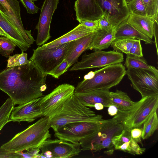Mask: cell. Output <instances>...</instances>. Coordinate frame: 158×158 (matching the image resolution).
Segmentation results:
<instances>
[{"mask_svg": "<svg viewBox=\"0 0 158 158\" xmlns=\"http://www.w3.org/2000/svg\"><path fill=\"white\" fill-rule=\"evenodd\" d=\"M47 75L32 62L7 68L0 72V90L15 105H20L43 96Z\"/></svg>", "mask_w": 158, "mask_h": 158, "instance_id": "6da1fadb", "label": "cell"}, {"mask_svg": "<svg viewBox=\"0 0 158 158\" xmlns=\"http://www.w3.org/2000/svg\"><path fill=\"white\" fill-rule=\"evenodd\" d=\"M49 117L43 116L24 130L17 133L1 147L15 152L40 148L44 141L51 137Z\"/></svg>", "mask_w": 158, "mask_h": 158, "instance_id": "7a4b0ae2", "label": "cell"}, {"mask_svg": "<svg viewBox=\"0 0 158 158\" xmlns=\"http://www.w3.org/2000/svg\"><path fill=\"white\" fill-rule=\"evenodd\" d=\"M49 118L50 127L54 131L69 123L103 119L102 115L96 114L89 108L83 105L74 94L58 111Z\"/></svg>", "mask_w": 158, "mask_h": 158, "instance_id": "3957f363", "label": "cell"}, {"mask_svg": "<svg viewBox=\"0 0 158 158\" xmlns=\"http://www.w3.org/2000/svg\"><path fill=\"white\" fill-rule=\"evenodd\" d=\"M125 67L121 63L108 65L93 72L89 79L78 83L74 94L84 93L95 90H109L119 84L126 74Z\"/></svg>", "mask_w": 158, "mask_h": 158, "instance_id": "277c9868", "label": "cell"}, {"mask_svg": "<svg viewBox=\"0 0 158 158\" xmlns=\"http://www.w3.org/2000/svg\"><path fill=\"white\" fill-rule=\"evenodd\" d=\"M158 107V96L144 97L126 110L118 109L113 118L122 125L123 129L130 131L133 128L141 127Z\"/></svg>", "mask_w": 158, "mask_h": 158, "instance_id": "5b68a950", "label": "cell"}, {"mask_svg": "<svg viewBox=\"0 0 158 158\" xmlns=\"http://www.w3.org/2000/svg\"><path fill=\"white\" fill-rule=\"evenodd\" d=\"M123 130L122 125L113 118L103 119L96 132L80 141L81 150H89L93 152L112 148V138Z\"/></svg>", "mask_w": 158, "mask_h": 158, "instance_id": "8992f818", "label": "cell"}, {"mask_svg": "<svg viewBox=\"0 0 158 158\" xmlns=\"http://www.w3.org/2000/svg\"><path fill=\"white\" fill-rule=\"evenodd\" d=\"M69 43L48 49H41L39 47L33 49L32 55L29 60L44 74L47 75L65 59Z\"/></svg>", "mask_w": 158, "mask_h": 158, "instance_id": "52a82bcc", "label": "cell"}, {"mask_svg": "<svg viewBox=\"0 0 158 158\" xmlns=\"http://www.w3.org/2000/svg\"><path fill=\"white\" fill-rule=\"evenodd\" d=\"M102 120L69 123L54 131V135L59 139L73 143H78L82 139L96 132Z\"/></svg>", "mask_w": 158, "mask_h": 158, "instance_id": "ba28073f", "label": "cell"}, {"mask_svg": "<svg viewBox=\"0 0 158 158\" xmlns=\"http://www.w3.org/2000/svg\"><path fill=\"white\" fill-rule=\"evenodd\" d=\"M123 53L114 50L104 51H95L89 54H85L81 61L77 62L70 69L71 71L103 67L122 62Z\"/></svg>", "mask_w": 158, "mask_h": 158, "instance_id": "9c48e42d", "label": "cell"}, {"mask_svg": "<svg viewBox=\"0 0 158 158\" xmlns=\"http://www.w3.org/2000/svg\"><path fill=\"white\" fill-rule=\"evenodd\" d=\"M126 74L133 88L142 97L158 96V76L151 71L140 69L127 68Z\"/></svg>", "mask_w": 158, "mask_h": 158, "instance_id": "30bf717a", "label": "cell"}, {"mask_svg": "<svg viewBox=\"0 0 158 158\" xmlns=\"http://www.w3.org/2000/svg\"><path fill=\"white\" fill-rule=\"evenodd\" d=\"M75 87L69 84L58 85L50 93L42 96L40 106L43 116L49 117L58 111L74 94Z\"/></svg>", "mask_w": 158, "mask_h": 158, "instance_id": "8fae6325", "label": "cell"}, {"mask_svg": "<svg viewBox=\"0 0 158 158\" xmlns=\"http://www.w3.org/2000/svg\"><path fill=\"white\" fill-rule=\"evenodd\" d=\"M79 143H74L60 139L45 140L40 148L45 158H71L79 154L81 149Z\"/></svg>", "mask_w": 158, "mask_h": 158, "instance_id": "7c38bea8", "label": "cell"}, {"mask_svg": "<svg viewBox=\"0 0 158 158\" xmlns=\"http://www.w3.org/2000/svg\"><path fill=\"white\" fill-rule=\"evenodd\" d=\"M0 10L29 44L35 40L31 34V30H25L22 21L19 2L17 0H0Z\"/></svg>", "mask_w": 158, "mask_h": 158, "instance_id": "4fadbf2b", "label": "cell"}, {"mask_svg": "<svg viewBox=\"0 0 158 158\" xmlns=\"http://www.w3.org/2000/svg\"><path fill=\"white\" fill-rule=\"evenodd\" d=\"M59 0H44L35 29L37 30L35 41L39 46L43 45L51 37L50 33L51 23L53 14L57 8Z\"/></svg>", "mask_w": 158, "mask_h": 158, "instance_id": "5bb4252c", "label": "cell"}, {"mask_svg": "<svg viewBox=\"0 0 158 158\" xmlns=\"http://www.w3.org/2000/svg\"><path fill=\"white\" fill-rule=\"evenodd\" d=\"M97 1L113 27L116 28L127 19L130 13L125 0Z\"/></svg>", "mask_w": 158, "mask_h": 158, "instance_id": "9a60e30c", "label": "cell"}, {"mask_svg": "<svg viewBox=\"0 0 158 158\" xmlns=\"http://www.w3.org/2000/svg\"><path fill=\"white\" fill-rule=\"evenodd\" d=\"M42 97L14 107L10 116V121L31 122L43 116L40 106Z\"/></svg>", "mask_w": 158, "mask_h": 158, "instance_id": "2e32d148", "label": "cell"}, {"mask_svg": "<svg viewBox=\"0 0 158 158\" xmlns=\"http://www.w3.org/2000/svg\"><path fill=\"white\" fill-rule=\"evenodd\" d=\"M74 9L76 19L80 23L85 20H98L103 15L97 0H77Z\"/></svg>", "mask_w": 158, "mask_h": 158, "instance_id": "e0dca14e", "label": "cell"}, {"mask_svg": "<svg viewBox=\"0 0 158 158\" xmlns=\"http://www.w3.org/2000/svg\"><path fill=\"white\" fill-rule=\"evenodd\" d=\"M111 142L114 149L134 155H141L146 150L140 148L138 143L131 138L130 131L124 129L112 138Z\"/></svg>", "mask_w": 158, "mask_h": 158, "instance_id": "ac0fdd59", "label": "cell"}, {"mask_svg": "<svg viewBox=\"0 0 158 158\" xmlns=\"http://www.w3.org/2000/svg\"><path fill=\"white\" fill-rule=\"evenodd\" d=\"M95 31L69 42L64 59L70 67L77 62L80 56L87 50Z\"/></svg>", "mask_w": 158, "mask_h": 158, "instance_id": "d6986e66", "label": "cell"}, {"mask_svg": "<svg viewBox=\"0 0 158 158\" xmlns=\"http://www.w3.org/2000/svg\"><path fill=\"white\" fill-rule=\"evenodd\" d=\"M97 31L80 23L73 29L60 37L39 47L41 49H48L69 43Z\"/></svg>", "mask_w": 158, "mask_h": 158, "instance_id": "ffe728a7", "label": "cell"}, {"mask_svg": "<svg viewBox=\"0 0 158 158\" xmlns=\"http://www.w3.org/2000/svg\"><path fill=\"white\" fill-rule=\"evenodd\" d=\"M110 91L109 90H95L74 94L87 107H93L95 104L101 103L104 107H108L112 105L110 99Z\"/></svg>", "mask_w": 158, "mask_h": 158, "instance_id": "44dd1931", "label": "cell"}, {"mask_svg": "<svg viewBox=\"0 0 158 158\" xmlns=\"http://www.w3.org/2000/svg\"><path fill=\"white\" fill-rule=\"evenodd\" d=\"M115 27L97 30L95 32L87 50L94 51L108 48L115 38Z\"/></svg>", "mask_w": 158, "mask_h": 158, "instance_id": "7402d4cb", "label": "cell"}, {"mask_svg": "<svg viewBox=\"0 0 158 158\" xmlns=\"http://www.w3.org/2000/svg\"><path fill=\"white\" fill-rule=\"evenodd\" d=\"M127 21L140 32L151 39L152 38L155 22L153 18L147 16H139L129 14Z\"/></svg>", "mask_w": 158, "mask_h": 158, "instance_id": "603a6c76", "label": "cell"}, {"mask_svg": "<svg viewBox=\"0 0 158 158\" xmlns=\"http://www.w3.org/2000/svg\"><path fill=\"white\" fill-rule=\"evenodd\" d=\"M0 26L9 36L22 52L26 51L31 46L23 39L22 36L6 17L0 10Z\"/></svg>", "mask_w": 158, "mask_h": 158, "instance_id": "cb8c5ba5", "label": "cell"}, {"mask_svg": "<svg viewBox=\"0 0 158 158\" xmlns=\"http://www.w3.org/2000/svg\"><path fill=\"white\" fill-rule=\"evenodd\" d=\"M115 38L135 39L144 41L146 44H152L151 39L142 34L133 27L126 20L116 28Z\"/></svg>", "mask_w": 158, "mask_h": 158, "instance_id": "d4e9b609", "label": "cell"}, {"mask_svg": "<svg viewBox=\"0 0 158 158\" xmlns=\"http://www.w3.org/2000/svg\"><path fill=\"white\" fill-rule=\"evenodd\" d=\"M110 99L112 105L118 110H126L130 107L135 103L126 92L117 89L115 92L109 93Z\"/></svg>", "mask_w": 158, "mask_h": 158, "instance_id": "484cf974", "label": "cell"}, {"mask_svg": "<svg viewBox=\"0 0 158 158\" xmlns=\"http://www.w3.org/2000/svg\"><path fill=\"white\" fill-rule=\"evenodd\" d=\"M124 65L127 68L140 69L151 71L158 76V70L153 66L148 65L146 60L142 57L127 55Z\"/></svg>", "mask_w": 158, "mask_h": 158, "instance_id": "4316f807", "label": "cell"}, {"mask_svg": "<svg viewBox=\"0 0 158 158\" xmlns=\"http://www.w3.org/2000/svg\"><path fill=\"white\" fill-rule=\"evenodd\" d=\"M143 125L142 139L144 140L151 137L158 129V118L157 111L152 114Z\"/></svg>", "mask_w": 158, "mask_h": 158, "instance_id": "83f0119b", "label": "cell"}, {"mask_svg": "<svg viewBox=\"0 0 158 158\" xmlns=\"http://www.w3.org/2000/svg\"><path fill=\"white\" fill-rule=\"evenodd\" d=\"M136 39L128 38H115L110 45L114 51L129 55L130 50Z\"/></svg>", "mask_w": 158, "mask_h": 158, "instance_id": "f1b7e54d", "label": "cell"}, {"mask_svg": "<svg viewBox=\"0 0 158 158\" xmlns=\"http://www.w3.org/2000/svg\"><path fill=\"white\" fill-rule=\"evenodd\" d=\"M15 105L9 98L0 107V131L6 123L10 121V116Z\"/></svg>", "mask_w": 158, "mask_h": 158, "instance_id": "f546056e", "label": "cell"}, {"mask_svg": "<svg viewBox=\"0 0 158 158\" xmlns=\"http://www.w3.org/2000/svg\"><path fill=\"white\" fill-rule=\"evenodd\" d=\"M129 13L137 15L147 16L142 0H125Z\"/></svg>", "mask_w": 158, "mask_h": 158, "instance_id": "4dcf8cb0", "label": "cell"}, {"mask_svg": "<svg viewBox=\"0 0 158 158\" xmlns=\"http://www.w3.org/2000/svg\"><path fill=\"white\" fill-rule=\"evenodd\" d=\"M16 45L10 39L0 36V53L3 56L8 57L15 49Z\"/></svg>", "mask_w": 158, "mask_h": 158, "instance_id": "1f68e13d", "label": "cell"}, {"mask_svg": "<svg viewBox=\"0 0 158 158\" xmlns=\"http://www.w3.org/2000/svg\"><path fill=\"white\" fill-rule=\"evenodd\" d=\"M7 62V68H11L23 65L31 62V61L28 60L27 54L22 52L21 54L10 56Z\"/></svg>", "mask_w": 158, "mask_h": 158, "instance_id": "d6a6232c", "label": "cell"}, {"mask_svg": "<svg viewBox=\"0 0 158 158\" xmlns=\"http://www.w3.org/2000/svg\"><path fill=\"white\" fill-rule=\"evenodd\" d=\"M147 16L158 23V0H142Z\"/></svg>", "mask_w": 158, "mask_h": 158, "instance_id": "836d02e7", "label": "cell"}, {"mask_svg": "<svg viewBox=\"0 0 158 158\" xmlns=\"http://www.w3.org/2000/svg\"><path fill=\"white\" fill-rule=\"evenodd\" d=\"M70 67L68 62L64 59L48 75L58 79L61 75L66 72Z\"/></svg>", "mask_w": 158, "mask_h": 158, "instance_id": "e575fe53", "label": "cell"}, {"mask_svg": "<svg viewBox=\"0 0 158 158\" xmlns=\"http://www.w3.org/2000/svg\"><path fill=\"white\" fill-rule=\"evenodd\" d=\"M130 55L140 57H143L140 40L136 39L133 43L129 52Z\"/></svg>", "mask_w": 158, "mask_h": 158, "instance_id": "d590c367", "label": "cell"}, {"mask_svg": "<svg viewBox=\"0 0 158 158\" xmlns=\"http://www.w3.org/2000/svg\"><path fill=\"white\" fill-rule=\"evenodd\" d=\"M24 6L29 14H35L38 12L39 8L34 4L32 0H20Z\"/></svg>", "mask_w": 158, "mask_h": 158, "instance_id": "8d00e7d4", "label": "cell"}, {"mask_svg": "<svg viewBox=\"0 0 158 158\" xmlns=\"http://www.w3.org/2000/svg\"><path fill=\"white\" fill-rule=\"evenodd\" d=\"M131 136L137 143L142 145V128L141 127H135L130 130Z\"/></svg>", "mask_w": 158, "mask_h": 158, "instance_id": "74e56055", "label": "cell"}, {"mask_svg": "<svg viewBox=\"0 0 158 158\" xmlns=\"http://www.w3.org/2000/svg\"><path fill=\"white\" fill-rule=\"evenodd\" d=\"M0 158H23V157L19 152L9 151L1 147Z\"/></svg>", "mask_w": 158, "mask_h": 158, "instance_id": "f35d334b", "label": "cell"}, {"mask_svg": "<svg viewBox=\"0 0 158 158\" xmlns=\"http://www.w3.org/2000/svg\"><path fill=\"white\" fill-rule=\"evenodd\" d=\"M111 27H113L111 25L107 18L103 15L98 19V29H104Z\"/></svg>", "mask_w": 158, "mask_h": 158, "instance_id": "ab89813d", "label": "cell"}, {"mask_svg": "<svg viewBox=\"0 0 158 158\" xmlns=\"http://www.w3.org/2000/svg\"><path fill=\"white\" fill-rule=\"evenodd\" d=\"M25 152L23 151L19 152L22 156L23 158H35V156L40 151V148H34L26 151Z\"/></svg>", "mask_w": 158, "mask_h": 158, "instance_id": "60d3db41", "label": "cell"}, {"mask_svg": "<svg viewBox=\"0 0 158 158\" xmlns=\"http://www.w3.org/2000/svg\"><path fill=\"white\" fill-rule=\"evenodd\" d=\"M80 23L89 28L97 30L98 29V19L95 20H85L81 22Z\"/></svg>", "mask_w": 158, "mask_h": 158, "instance_id": "b9f144b4", "label": "cell"}, {"mask_svg": "<svg viewBox=\"0 0 158 158\" xmlns=\"http://www.w3.org/2000/svg\"><path fill=\"white\" fill-rule=\"evenodd\" d=\"M118 109L117 107L113 105H110L108 109V113L111 116H114L117 112Z\"/></svg>", "mask_w": 158, "mask_h": 158, "instance_id": "7bdbcfd3", "label": "cell"}, {"mask_svg": "<svg viewBox=\"0 0 158 158\" xmlns=\"http://www.w3.org/2000/svg\"><path fill=\"white\" fill-rule=\"evenodd\" d=\"M94 107L98 110H102L104 108V106L101 103H97L94 104Z\"/></svg>", "mask_w": 158, "mask_h": 158, "instance_id": "ee69618b", "label": "cell"}, {"mask_svg": "<svg viewBox=\"0 0 158 158\" xmlns=\"http://www.w3.org/2000/svg\"><path fill=\"white\" fill-rule=\"evenodd\" d=\"M0 36L5 37L10 39L9 36L0 26Z\"/></svg>", "mask_w": 158, "mask_h": 158, "instance_id": "f6af8a7d", "label": "cell"}, {"mask_svg": "<svg viewBox=\"0 0 158 158\" xmlns=\"http://www.w3.org/2000/svg\"><path fill=\"white\" fill-rule=\"evenodd\" d=\"M32 1L34 2V1H38V0H32Z\"/></svg>", "mask_w": 158, "mask_h": 158, "instance_id": "bcb514c9", "label": "cell"}]
</instances>
